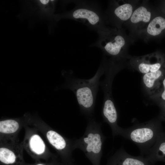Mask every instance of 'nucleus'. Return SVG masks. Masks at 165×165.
<instances>
[{
  "mask_svg": "<svg viewBox=\"0 0 165 165\" xmlns=\"http://www.w3.org/2000/svg\"><path fill=\"white\" fill-rule=\"evenodd\" d=\"M105 60L103 57L97 72L91 79H86L72 76L68 79V87L74 93L81 112L88 119L92 118L94 113L100 79L105 73Z\"/></svg>",
  "mask_w": 165,
  "mask_h": 165,
  "instance_id": "f257e3e1",
  "label": "nucleus"
},
{
  "mask_svg": "<svg viewBox=\"0 0 165 165\" xmlns=\"http://www.w3.org/2000/svg\"><path fill=\"white\" fill-rule=\"evenodd\" d=\"M98 37L91 46L100 49L104 56L108 59L125 62L131 56L128 54L130 43L133 39L127 35L124 29H118L108 27L105 30L97 33Z\"/></svg>",
  "mask_w": 165,
  "mask_h": 165,
  "instance_id": "f03ea898",
  "label": "nucleus"
},
{
  "mask_svg": "<svg viewBox=\"0 0 165 165\" xmlns=\"http://www.w3.org/2000/svg\"><path fill=\"white\" fill-rule=\"evenodd\" d=\"M88 120L83 135L73 140V149L82 150L93 165H100L106 137L102 132L101 123L92 118Z\"/></svg>",
  "mask_w": 165,
  "mask_h": 165,
  "instance_id": "7ed1b4c3",
  "label": "nucleus"
},
{
  "mask_svg": "<svg viewBox=\"0 0 165 165\" xmlns=\"http://www.w3.org/2000/svg\"><path fill=\"white\" fill-rule=\"evenodd\" d=\"M132 121V126L122 128L120 136L136 145L140 151L141 156L144 157L155 144L160 134V121L154 119L140 123L134 119Z\"/></svg>",
  "mask_w": 165,
  "mask_h": 165,
  "instance_id": "20e7f679",
  "label": "nucleus"
},
{
  "mask_svg": "<svg viewBox=\"0 0 165 165\" xmlns=\"http://www.w3.org/2000/svg\"><path fill=\"white\" fill-rule=\"evenodd\" d=\"M74 8L63 16L80 22L97 33L106 29L104 12L97 2L74 0Z\"/></svg>",
  "mask_w": 165,
  "mask_h": 165,
  "instance_id": "39448f33",
  "label": "nucleus"
},
{
  "mask_svg": "<svg viewBox=\"0 0 165 165\" xmlns=\"http://www.w3.org/2000/svg\"><path fill=\"white\" fill-rule=\"evenodd\" d=\"M139 0H111L104 12L106 24L108 27L123 28L125 23L131 17Z\"/></svg>",
  "mask_w": 165,
  "mask_h": 165,
  "instance_id": "423d86ee",
  "label": "nucleus"
},
{
  "mask_svg": "<svg viewBox=\"0 0 165 165\" xmlns=\"http://www.w3.org/2000/svg\"><path fill=\"white\" fill-rule=\"evenodd\" d=\"M157 11L149 3L148 1H143L137 6L130 19L123 24L130 32V36L133 39L148 25Z\"/></svg>",
  "mask_w": 165,
  "mask_h": 165,
  "instance_id": "0eeeda50",
  "label": "nucleus"
},
{
  "mask_svg": "<svg viewBox=\"0 0 165 165\" xmlns=\"http://www.w3.org/2000/svg\"><path fill=\"white\" fill-rule=\"evenodd\" d=\"M129 67L143 75L156 72L165 64L164 55L159 52L146 55L131 57L128 61Z\"/></svg>",
  "mask_w": 165,
  "mask_h": 165,
  "instance_id": "6e6552de",
  "label": "nucleus"
},
{
  "mask_svg": "<svg viewBox=\"0 0 165 165\" xmlns=\"http://www.w3.org/2000/svg\"><path fill=\"white\" fill-rule=\"evenodd\" d=\"M165 78V64L156 72L143 75L142 78L143 87L151 99L160 92Z\"/></svg>",
  "mask_w": 165,
  "mask_h": 165,
  "instance_id": "1a4fd4ad",
  "label": "nucleus"
},
{
  "mask_svg": "<svg viewBox=\"0 0 165 165\" xmlns=\"http://www.w3.org/2000/svg\"><path fill=\"white\" fill-rule=\"evenodd\" d=\"M165 32V17L158 13L147 26L134 37L147 41L161 35Z\"/></svg>",
  "mask_w": 165,
  "mask_h": 165,
  "instance_id": "9d476101",
  "label": "nucleus"
},
{
  "mask_svg": "<svg viewBox=\"0 0 165 165\" xmlns=\"http://www.w3.org/2000/svg\"><path fill=\"white\" fill-rule=\"evenodd\" d=\"M144 157L134 156L127 153L122 148L108 159L106 165H152Z\"/></svg>",
  "mask_w": 165,
  "mask_h": 165,
  "instance_id": "9b49d317",
  "label": "nucleus"
},
{
  "mask_svg": "<svg viewBox=\"0 0 165 165\" xmlns=\"http://www.w3.org/2000/svg\"><path fill=\"white\" fill-rule=\"evenodd\" d=\"M47 138L50 144L60 152L71 160L73 149V140L69 141L62 135L53 130H49L46 133Z\"/></svg>",
  "mask_w": 165,
  "mask_h": 165,
  "instance_id": "f8f14e48",
  "label": "nucleus"
},
{
  "mask_svg": "<svg viewBox=\"0 0 165 165\" xmlns=\"http://www.w3.org/2000/svg\"><path fill=\"white\" fill-rule=\"evenodd\" d=\"M144 157L152 164L157 161L165 162V136L160 134L155 144Z\"/></svg>",
  "mask_w": 165,
  "mask_h": 165,
  "instance_id": "ddd939ff",
  "label": "nucleus"
},
{
  "mask_svg": "<svg viewBox=\"0 0 165 165\" xmlns=\"http://www.w3.org/2000/svg\"><path fill=\"white\" fill-rule=\"evenodd\" d=\"M29 145L31 150L37 154H42L45 152V144L42 138L37 134H34L31 137Z\"/></svg>",
  "mask_w": 165,
  "mask_h": 165,
  "instance_id": "4468645a",
  "label": "nucleus"
},
{
  "mask_svg": "<svg viewBox=\"0 0 165 165\" xmlns=\"http://www.w3.org/2000/svg\"><path fill=\"white\" fill-rule=\"evenodd\" d=\"M19 128L18 123L14 120L7 119L0 122V132L2 133H13L16 131Z\"/></svg>",
  "mask_w": 165,
  "mask_h": 165,
  "instance_id": "2eb2a0df",
  "label": "nucleus"
},
{
  "mask_svg": "<svg viewBox=\"0 0 165 165\" xmlns=\"http://www.w3.org/2000/svg\"><path fill=\"white\" fill-rule=\"evenodd\" d=\"M15 153L10 149L5 147L0 148V160L3 163L6 164L14 163L16 160Z\"/></svg>",
  "mask_w": 165,
  "mask_h": 165,
  "instance_id": "dca6fc26",
  "label": "nucleus"
},
{
  "mask_svg": "<svg viewBox=\"0 0 165 165\" xmlns=\"http://www.w3.org/2000/svg\"><path fill=\"white\" fill-rule=\"evenodd\" d=\"M151 99L158 105L165 103V78L163 81L162 87L160 92Z\"/></svg>",
  "mask_w": 165,
  "mask_h": 165,
  "instance_id": "f3484780",
  "label": "nucleus"
},
{
  "mask_svg": "<svg viewBox=\"0 0 165 165\" xmlns=\"http://www.w3.org/2000/svg\"><path fill=\"white\" fill-rule=\"evenodd\" d=\"M160 108V119L165 120V103L159 105Z\"/></svg>",
  "mask_w": 165,
  "mask_h": 165,
  "instance_id": "a211bd4d",
  "label": "nucleus"
},
{
  "mask_svg": "<svg viewBox=\"0 0 165 165\" xmlns=\"http://www.w3.org/2000/svg\"><path fill=\"white\" fill-rule=\"evenodd\" d=\"M49 0H40V1L43 4H47V3H48L49 2Z\"/></svg>",
  "mask_w": 165,
  "mask_h": 165,
  "instance_id": "6ab92c4d",
  "label": "nucleus"
},
{
  "mask_svg": "<svg viewBox=\"0 0 165 165\" xmlns=\"http://www.w3.org/2000/svg\"><path fill=\"white\" fill-rule=\"evenodd\" d=\"M37 165H44L41 164H37Z\"/></svg>",
  "mask_w": 165,
  "mask_h": 165,
  "instance_id": "aec40b11",
  "label": "nucleus"
}]
</instances>
